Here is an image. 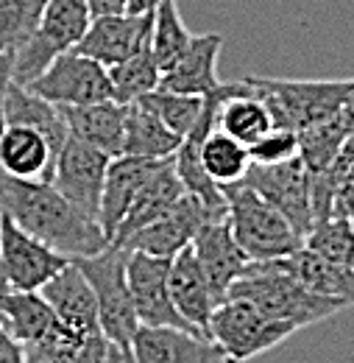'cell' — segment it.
<instances>
[{
	"instance_id": "d4e9b609",
	"label": "cell",
	"mask_w": 354,
	"mask_h": 363,
	"mask_svg": "<svg viewBox=\"0 0 354 363\" xmlns=\"http://www.w3.org/2000/svg\"><path fill=\"white\" fill-rule=\"evenodd\" d=\"M53 148L37 129L28 126H6L0 135V171L20 179H50L53 171Z\"/></svg>"
},
{
	"instance_id": "d6a6232c",
	"label": "cell",
	"mask_w": 354,
	"mask_h": 363,
	"mask_svg": "<svg viewBox=\"0 0 354 363\" xmlns=\"http://www.w3.org/2000/svg\"><path fill=\"white\" fill-rule=\"evenodd\" d=\"M190 40L193 34L178 17L176 0H162L154 9V26H151V50L162 73L176 65L178 56L190 45Z\"/></svg>"
},
{
	"instance_id": "3957f363",
	"label": "cell",
	"mask_w": 354,
	"mask_h": 363,
	"mask_svg": "<svg viewBox=\"0 0 354 363\" xmlns=\"http://www.w3.org/2000/svg\"><path fill=\"white\" fill-rule=\"evenodd\" d=\"M223 193H226V221L249 260L287 257L304 246L302 235L290 227V221L251 184L234 182L226 184Z\"/></svg>"
},
{
	"instance_id": "1f68e13d",
	"label": "cell",
	"mask_w": 354,
	"mask_h": 363,
	"mask_svg": "<svg viewBox=\"0 0 354 363\" xmlns=\"http://www.w3.org/2000/svg\"><path fill=\"white\" fill-rule=\"evenodd\" d=\"M109 79H112V90H115V101L120 104H132L137 98L148 95L151 90L159 87L162 70L154 59L151 43L134 50L129 59H123L120 65L109 67Z\"/></svg>"
},
{
	"instance_id": "44dd1931",
	"label": "cell",
	"mask_w": 354,
	"mask_h": 363,
	"mask_svg": "<svg viewBox=\"0 0 354 363\" xmlns=\"http://www.w3.org/2000/svg\"><path fill=\"white\" fill-rule=\"evenodd\" d=\"M67 132L87 145L120 157L123 154V129H126V104L109 98V101H95V104H81V106H59Z\"/></svg>"
},
{
	"instance_id": "e0dca14e",
	"label": "cell",
	"mask_w": 354,
	"mask_h": 363,
	"mask_svg": "<svg viewBox=\"0 0 354 363\" xmlns=\"http://www.w3.org/2000/svg\"><path fill=\"white\" fill-rule=\"evenodd\" d=\"M168 285H171V299H173V308L178 311V316L184 318L195 333L207 335L210 318L215 313V308L221 305V299L215 296V291H212L204 269H201L193 246L181 249L171 260Z\"/></svg>"
},
{
	"instance_id": "9c48e42d",
	"label": "cell",
	"mask_w": 354,
	"mask_h": 363,
	"mask_svg": "<svg viewBox=\"0 0 354 363\" xmlns=\"http://www.w3.org/2000/svg\"><path fill=\"white\" fill-rule=\"evenodd\" d=\"M109 154L87 145L84 140L67 135L64 145L59 148L50 171V184L87 218L98 221L101 210V196H103V182L109 168Z\"/></svg>"
},
{
	"instance_id": "ac0fdd59",
	"label": "cell",
	"mask_w": 354,
	"mask_h": 363,
	"mask_svg": "<svg viewBox=\"0 0 354 363\" xmlns=\"http://www.w3.org/2000/svg\"><path fill=\"white\" fill-rule=\"evenodd\" d=\"M40 294L45 296V302L53 308L56 318L73 330V333H101L98 324V302H95V291L89 285V279L84 272L79 269L76 260H70L62 272L53 279H47Z\"/></svg>"
},
{
	"instance_id": "7bdbcfd3",
	"label": "cell",
	"mask_w": 354,
	"mask_h": 363,
	"mask_svg": "<svg viewBox=\"0 0 354 363\" xmlns=\"http://www.w3.org/2000/svg\"><path fill=\"white\" fill-rule=\"evenodd\" d=\"M3 288H8V282H6V274H3V257H0V291Z\"/></svg>"
},
{
	"instance_id": "f1b7e54d",
	"label": "cell",
	"mask_w": 354,
	"mask_h": 363,
	"mask_svg": "<svg viewBox=\"0 0 354 363\" xmlns=\"http://www.w3.org/2000/svg\"><path fill=\"white\" fill-rule=\"evenodd\" d=\"M181 145V135L171 132L151 109L139 101L126 104V129H123V154L145 160H168Z\"/></svg>"
},
{
	"instance_id": "ffe728a7",
	"label": "cell",
	"mask_w": 354,
	"mask_h": 363,
	"mask_svg": "<svg viewBox=\"0 0 354 363\" xmlns=\"http://www.w3.org/2000/svg\"><path fill=\"white\" fill-rule=\"evenodd\" d=\"M223 37L218 31L210 34H193L187 50L178 56L173 67H168L159 79V87L184 95H210L221 87L218 79V56H221Z\"/></svg>"
},
{
	"instance_id": "60d3db41",
	"label": "cell",
	"mask_w": 354,
	"mask_h": 363,
	"mask_svg": "<svg viewBox=\"0 0 354 363\" xmlns=\"http://www.w3.org/2000/svg\"><path fill=\"white\" fill-rule=\"evenodd\" d=\"M159 3H162V0H129L126 11H129V14H148V11H154Z\"/></svg>"
},
{
	"instance_id": "8992f818",
	"label": "cell",
	"mask_w": 354,
	"mask_h": 363,
	"mask_svg": "<svg viewBox=\"0 0 354 363\" xmlns=\"http://www.w3.org/2000/svg\"><path fill=\"white\" fill-rule=\"evenodd\" d=\"M92 23L87 0H47L42 20L28 43L11 50V82L28 87L34 79H40L45 67L64 50L76 48L87 34Z\"/></svg>"
},
{
	"instance_id": "5bb4252c",
	"label": "cell",
	"mask_w": 354,
	"mask_h": 363,
	"mask_svg": "<svg viewBox=\"0 0 354 363\" xmlns=\"http://www.w3.org/2000/svg\"><path fill=\"white\" fill-rule=\"evenodd\" d=\"M151 26H154V11H148V14H129V11L101 14V17H92L87 34L81 37L76 50L101 62L103 67H115L145 43H151Z\"/></svg>"
},
{
	"instance_id": "74e56055",
	"label": "cell",
	"mask_w": 354,
	"mask_h": 363,
	"mask_svg": "<svg viewBox=\"0 0 354 363\" xmlns=\"http://www.w3.org/2000/svg\"><path fill=\"white\" fill-rule=\"evenodd\" d=\"M11 59H14V53L6 48L0 53V135L6 129V90L11 84Z\"/></svg>"
},
{
	"instance_id": "f6af8a7d",
	"label": "cell",
	"mask_w": 354,
	"mask_h": 363,
	"mask_svg": "<svg viewBox=\"0 0 354 363\" xmlns=\"http://www.w3.org/2000/svg\"><path fill=\"white\" fill-rule=\"evenodd\" d=\"M3 50H6V48H0V53H3Z\"/></svg>"
},
{
	"instance_id": "83f0119b",
	"label": "cell",
	"mask_w": 354,
	"mask_h": 363,
	"mask_svg": "<svg viewBox=\"0 0 354 363\" xmlns=\"http://www.w3.org/2000/svg\"><path fill=\"white\" fill-rule=\"evenodd\" d=\"M25 363H112V344L103 333H73L59 321V330L45 341L25 344Z\"/></svg>"
},
{
	"instance_id": "7c38bea8",
	"label": "cell",
	"mask_w": 354,
	"mask_h": 363,
	"mask_svg": "<svg viewBox=\"0 0 354 363\" xmlns=\"http://www.w3.org/2000/svg\"><path fill=\"white\" fill-rule=\"evenodd\" d=\"M0 257H3L6 282L20 291H40L47 279H53L70 263V257L59 255L40 238L28 235L3 213H0Z\"/></svg>"
},
{
	"instance_id": "603a6c76",
	"label": "cell",
	"mask_w": 354,
	"mask_h": 363,
	"mask_svg": "<svg viewBox=\"0 0 354 363\" xmlns=\"http://www.w3.org/2000/svg\"><path fill=\"white\" fill-rule=\"evenodd\" d=\"M181 196H184V184H181L176 168H173V157H168V160L159 165V171L151 177V182L139 190V196L134 199L132 210L126 213L123 224L118 227L115 238H112L109 243L123 246L137 229L148 227V224H154L156 218H162Z\"/></svg>"
},
{
	"instance_id": "d590c367",
	"label": "cell",
	"mask_w": 354,
	"mask_h": 363,
	"mask_svg": "<svg viewBox=\"0 0 354 363\" xmlns=\"http://www.w3.org/2000/svg\"><path fill=\"white\" fill-rule=\"evenodd\" d=\"M47 0H0V48L17 50L31 40Z\"/></svg>"
},
{
	"instance_id": "f546056e",
	"label": "cell",
	"mask_w": 354,
	"mask_h": 363,
	"mask_svg": "<svg viewBox=\"0 0 354 363\" xmlns=\"http://www.w3.org/2000/svg\"><path fill=\"white\" fill-rule=\"evenodd\" d=\"M201 165L207 171V177L212 182H218L221 187L243 182L246 174L251 171V154L249 145H243L240 140H234L232 135L221 132L218 126L204 137L201 145Z\"/></svg>"
},
{
	"instance_id": "ee69618b",
	"label": "cell",
	"mask_w": 354,
	"mask_h": 363,
	"mask_svg": "<svg viewBox=\"0 0 354 363\" xmlns=\"http://www.w3.org/2000/svg\"><path fill=\"white\" fill-rule=\"evenodd\" d=\"M349 145H352V151H354V135L349 137Z\"/></svg>"
},
{
	"instance_id": "484cf974",
	"label": "cell",
	"mask_w": 354,
	"mask_h": 363,
	"mask_svg": "<svg viewBox=\"0 0 354 363\" xmlns=\"http://www.w3.org/2000/svg\"><path fill=\"white\" fill-rule=\"evenodd\" d=\"M6 126L37 129L53 148V154H59V148L64 145V140L70 135L62 109L17 82H11L6 90Z\"/></svg>"
},
{
	"instance_id": "8d00e7d4",
	"label": "cell",
	"mask_w": 354,
	"mask_h": 363,
	"mask_svg": "<svg viewBox=\"0 0 354 363\" xmlns=\"http://www.w3.org/2000/svg\"><path fill=\"white\" fill-rule=\"evenodd\" d=\"M249 154H251L254 165H279V162L296 160L299 157V132L273 126L257 143L249 145Z\"/></svg>"
},
{
	"instance_id": "cb8c5ba5",
	"label": "cell",
	"mask_w": 354,
	"mask_h": 363,
	"mask_svg": "<svg viewBox=\"0 0 354 363\" xmlns=\"http://www.w3.org/2000/svg\"><path fill=\"white\" fill-rule=\"evenodd\" d=\"M215 126L234 140H240L243 145H251L273 129V118L268 112L266 101L249 87V82L237 79V82H229V95L218 106Z\"/></svg>"
},
{
	"instance_id": "d6986e66",
	"label": "cell",
	"mask_w": 354,
	"mask_h": 363,
	"mask_svg": "<svg viewBox=\"0 0 354 363\" xmlns=\"http://www.w3.org/2000/svg\"><path fill=\"white\" fill-rule=\"evenodd\" d=\"M193 252L201 263V269L207 274L212 291L218 299H226L229 288L234 285L237 277H243L246 266H249V257L246 252L240 249V243L234 240L229 221H207L204 227L198 229V235L193 238Z\"/></svg>"
},
{
	"instance_id": "8fae6325",
	"label": "cell",
	"mask_w": 354,
	"mask_h": 363,
	"mask_svg": "<svg viewBox=\"0 0 354 363\" xmlns=\"http://www.w3.org/2000/svg\"><path fill=\"white\" fill-rule=\"evenodd\" d=\"M171 260L173 257H159V255L129 249V255H126V279H129L134 311H137L139 324L193 330L184 318L178 316V311L173 308V299H171V285H168Z\"/></svg>"
},
{
	"instance_id": "f35d334b",
	"label": "cell",
	"mask_w": 354,
	"mask_h": 363,
	"mask_svg": "<svg viewBox=\"0 0 354 363\" xmlns=\"http://www.w3.org/2000/svg\"><path fill=\"white\" fill-rule=\"evenodd\" d=\"M0 363H25V350L0 327Z\"/></svg>"
},
{
	"instance_id": "9a60e30c",
	"label": "cell",
	"mask_w": 354,
	"mask_h": 363,
	"mask_svg": "<svg viewBox=\"0 0 354 363\" xmlns=\"http://www.w3.org/2000/svg\"><path fill=\"white\" fill-rule=\"evenodd\" d=\"M162 162L165 160H145V157H132V154H120V157L109 160L101 210H98V224L109 240L115 238L118 227L123 224V218L132 210L139 190L151 182V177L159 171Z\"/></svg>"
},
{
	"instance_id": "7402d4cb",
	"label": "cell",
	"mask_w": 354,
	"mask_h": 363,
	"mask_svg": "<svg viewBox=\"0 0 354 363\" xmlns=\"http://www.w3.org/2000/svg\"><path fill=\"white\" fill-rule=\"evenodd\" d=\"M0 327L25 347L53 335L59 330V318L40 291H20L8 285L0 291Z\"/></svg>"
},
{
	"instance_id": "4fadbf2b",
	"label": "cell",
	"mask_w": 354,
	"mask_h": 363,
	"mask_svg": "<svg viewBox=\"0 0 354 363\" xmlns=\"http://www.w3.org/2000/svg\"><path fill=\"white\" fill-rule=\"evenodd\" d=\"M132 352L134 363H234L212 338L184 327L139 324Z\"/></svg>"
},
{
	"instance_id": "4316f807",
	"label": "cell",
	"mask_w": 354,
	"mask_h": 363,
	"mask_svg": "<svg viewBox=\"0 0 354 363\" xmlns=\"http://www.w3.org/2000/svg\"><path fill=\"white\" fill-rule=\"evenodd\" d=\"M279 269L287 272L293 279H299L304 288H310L315 294L324 296H335L343 299L346 305H354V272L346 266H338L326 257H321L318 252H312L307 246H302L299 252L287 255V257H276Z\"/></svg>"
},
{
	"instance_id": "4dcf8cb0",
	"label": "cell",
	"mask_w": 354,
	"mask_h": 363,
	"mask_svg": "<svg viewBox=\"0 0 354 363\" xmlns=\"http://www.w3.org/2000/svg\"><path fill=\"white\" fill-rule=\"evenodd\" d=\"M349 137L352 132H349L346 121L341 118V112H335V115H329L318 123H310L307 129L299 132V157L307 165V171H324L338 160V154Z\"/></svg>"
},
{
	"instance_id": "52a82bcc",
	"label": "cell",
	"mask_w": 354,
	"mask_h": 363,
	"mask_svg": "<svg viewBox=\"0 0 354 363\" xmlns=\"http://www.w3.org/2000/svg\"><path fill=\"white\" fill-rule=\"evenodd\" d=\"M296 330L293 321H276L263 316L254 305L243 299H223L210 318L207 335L221 347L234 363H246L268 350L287 341Z\"/></svg>"
},
{
	"instance_id": "5b68a950",
	"label": "cell",
	"mask_w": 354,
	"mask_h": 363,
	"mask_svg": "<svg viewBox=\"0 0 354 363\" xmlns=\"http://www.w3.org/2000/svg\"><path fill=\"white\" fill-rule=\"evenodd\" d=\"M249 87L266 101L273 126L302 132L310 123H318L341 112L346 95L352 92L354 79L335 82H296V79H263L246 76Z\"/></svg>"
},
{
	"instance_id": "277c9868",
	"label": "cell",
	"mask_w": 354,
	"mask_h": 363,
	"mask_svg": "<svg viewBox=\"0 0 354 363\" xmlns=\"http://www.w3.org/2000/svg\"><path fill=\"white\" fill-rule=\"evenodd\" d=\"M126 255L129 249L109 243L98 255L89 257H76L79 269L89 279L98 302V324L103 338L123 355L134 358L132 341L139 327V318L134 311L129 279H126Z\"/></svg>"
},
{
	"instance_id": "2e32d148",
	"label": "cell",
	"mask_w": 354,
	"mask_h": 363,
	"mask_svg": "<svg viewBox=\"0 0 354 363\" xmlns=\"http://www.w3.org/2000/svg\"><path fill=\"white\" fill-rule=\"evenodd\" d=\"M207 221L210 218H207L201 201L184 190V196L162 218L137 229L123 243V249H137V252H148V255H159V257H176L181 249H187L193 243V238Z\"/></svg>"
},
{
	"instance_id": "7a4b0ae2",
	"label": "cell",
	"mask_w": 354,
	"mask_h": 363,
	"mask_svg": "<svg viewBox=\"0 0 354 363\" xmlns=\"http://www.w3.org/2000/svg\"><path fill=\"white\" fill-rule=\"evenodd\" d=\"M226 299H243L254 305L263 316L276 321H293L299 327H310L321 318L335 316L349 308L343 299L315 294L299 279L279 269L276 260H249L243 277L234 279Z\"/></svg>"
},
{
	"instance_id": "ba28073f",
	"label": "cell",
	"mask_w": 354,
	"mask_h": 363,
	"mask_svg": "<svg viewBox=\"0 0 354 363\" xmlns=\"http://www.w3.org/2000/svg\"><path fill=\"white\" fill-rule=\"evenodd\" d=\"M28 90L42 95L45 101L56 106H81V104L115 98L109 67L79 53L76 48L59 53L45 67L42 76L28 84Z\"/></svg>"
},
{
	"instance_id": "e575fe53",
	"label": "cell",
	"mask_w": 354,
	"mask_h": 363,
	"mask_svg": "<svg viewBox=\"0 0 354 363\" xmlns=\"http://www.w3.org/2000/svg\"><path fill=\"white\" fill-rule=\"evenodd\" d=\"M137 101L145 109H151L171 132H176L181 137L195 126V121H198V115L204 109V98L201 95H184V92L165 90V87H156V90H151L148 95H142Z\"/></svg>"
},
{
	"instance_id": "ab89813d",
	"label": "cell",
	"mask_w": 354,
	"mask_h": 363,
	"mask_svg": "<svg viewBox=\"0 0 354 363\" xmlns=\"http://www.w3.org/2000/svg\"><path fill=\"white\" fill-rule=\"evenodd\" d=\"M92 17H101V14H123L129 0H87Z\"/></svg>"
},
{
	"instance_id": "30bf717a",
	"label": "cell",
	"mask_w": 354,
	"mask_h": 363,
	"mask_svg": "<svg viewBox=\"0 0 354 363\" xmlns=\"http://www.w3.org/2000/svg\"><path fill=\"white\" fill-rule=\"evenodd\" d=\"M246 184H251L263 199H268L290 227L307 240L312 224V196H310V171L302 157L279 162V165H251L246 174Z\"/></svg>"
},
{
	"instance_id": "836d02e7",
	"label": "cell",
	"mask_w": 354,
	"mask_h": 363,
	"mask_svg": "<svg viewBox=\"0 0 354 363\" xmlns=\"http://www.w3.org/2000/svg\"><path fill=\"white\" fill-rule=\"evenodd\" d=\"M304 246L318 252L321 257L338 263V266H346L354 272V224L349 216H338L332 213L329 218L318 221L310 229Z\"/></svg>"
},
{
	"instance_id": "6da1fadb",
	"label": "cell",
	"mask_w": 354,
	"mask_h": 363,
	"mask_svg": "<svg viewBox=\"0 0 354 363\" xmlns=\"http://www.w3.org/2000/svg\"><path fill=\"white\" fill-rule=\"evenodd\" d=\"M0 213L70 260L109 246L101 224L76 210L45 179H20L0 171Z\"/></svg>"
},
{
	"instance_id": "b9f144b4",
	"label": "cell",
	"mask_w": 354,
	"mask_h": 363,
	"mask_svg": "<svg viewBox=\"0 0 354 363\" xmlns=\"http://www.w3.org/2000/svg\"><path fill=\"white\" fill-rule=\"evenodd\" d=\"M341 118L346 121V126H349V132L354 135V87L352 92L346 95V101H343V106H341Z\"/></svg>"
}]
</instances>
